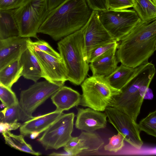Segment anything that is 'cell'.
<instances>
[{
  "label": "cell",
  "instance_id": "11",
  "mask_svg": "<svg viewBox=\"0 0 156 156\" xmlns=\"http://www.w3.org/2000/svg\"><path fill=\"white\" fill-rule=\"evenodd\" d=\"M81 29L84 35L85 55L87 62L94 49L116 41L101 23L98 11H92L88 21Z\"/></svg>",
  "mask_w": 156,
  "mask_h": 156
},
{
  "label": "cell",
  "instance_id": "35",
  "mask_svg": "<svg viewBox=\"0 0 156 156\" xmlns=\"http://www.w3.org/2000/svg\"><path fill=\"white\" fill-rule=\"evenodd\" d=\"M66 0H47L48 12L56 8L64 2Z\"/></svg>",
  "mask_w": 156,
  "mask_h": 156
},
{
  "label": "cell",
  "instance_id": "38",
  "mask_svg": "<svg viewBox=\"0 0 156 156\" xmlns=\"http://www.w3.org/2000/svg\"><path fill=\"white\" fill-rule=\"evenodd\" d=\"M151 0L156 5V0Z\"/></svg>",
  "mask_w": 156,
  "mask_h": 156
},
{
  "label": "cell",
  "instance_id": "3",
  "mask_svg": "<svg viewBox=\"0 0 156 156\" xmlns=\"http://www.w3.org/2000/svg\"><path fill=\"white\" fill-rule=\"evenodd\" d=\"M155 73L153 64L148 62L144 64L142 69L122 90V92L113 98L109 106L122 112L136 121Z\"/></svg>",
  "mask_w": 156,
  "mask_h": 156
},
{
  "label": "cell",
  "instance_id": "16",
  "mask_svg": "<svg viewBox=\"0 0 156 156\" xmlns=\"http://www.w3.org/2000/svg\"><path fill=\"white\" fill-rule=\"evenodd\" d=\"M118 47L110 49L90 63L89 66L93 75L106 77L115 70L119 62L116 55Z\"/></svg>",
  "mask_w": 156,
  "mask_h": 156
},
{
  "label": "cell",
  "instance_id": "19",
  "mask_svg": "<svg viewBox=\"0 0 156 156\" xmlns=\"http://www.w3.org/2000/svg\"><path fill=\"white\" fill-rule=\"evenodd\" d=\"M19 61L23 67L22 76L25 78L36 82L42 78L41 67L29 43L27 48L20 56Z\"/></svg>",
  "mask_w": 156,
  "mask_h": 156
},
{
  "label": "cell",
  "instance_id": "26",
  "mask_svg": "<svg viewBox=\"0 0 156 156\" xmlns=\"http://www.w3.org/2000/svg\"><path fill=\"white\" fill-rule=\"evenodd\" d=\"M0 122L13 123L20 120L19 104L5 107L0 111Z\"/></svg>",
  "mask_w": 156,
  "mask_h": 156
},
{
  "label": "cell",
  "instance_id": "29",
  "mask_svg": "<svg viewBox=\"0 0 156 156\" xmlns=\"http://www.w3.org/2000/svg\"><path fill=\"white\" fill-rule=\"evenodd\" d=\"M29 44L34 49L43 51L56 57H61L59 53L56 51L47 42L44 40L38 39L33 42L30 39Z\"/></svg>",
  "mask_w": 156,
  "mask_h": 156
},
{
  "label": "cell",
  "instance_id": "15",
  "mask_svg": "<svg viewBox=\"0 0 156 156\" xmlns=\"http://www.w3.org/2000/svg\"><path fill=\"white\" fill-rule=\"evenodd\" d=\"M77 112L75 126L79 130L87 132H94L105 128L107 116L105 113L93 109L77 108Z\"/></svg>",
  "mask_w": 156,
  "mask_h": 156
},
{
  "label": "cell",
  "instance_id": "9",
  "mask_svg": "<svg viewBox=\"0 0 156 156\" xmlns=\"http://www.w3.org/2000/svg\"><path fill=\"white\" fill-rule=\"evenodd\" d=\"M75 115L62 113L38 139L46 150L64 147L72 137Z\"/></svg>",
  "mask_w": 156,
  "mask_h": 156
},
{
  "label": "cell",
  "instance_id": "14",
  "mask_svg": "<svg viewBox=\"0 0 156 156\" xmlns=\"http://www.w3.org/2000/svg\"><path fill=\"white\" fill-rule=\"evenodd\" d=\"M30 39L19 36L0 40V69L19 58Z\"/></svg>",
  "mask_w": 156,
  "mask_h": 156
},
{
  "label": "cell",
  "instance_id": "23",
  "mask_svg": "<svg viewBox=\"0 0 156 156\" xmlns=\"http://www.w3.org/2000/svg\"><path fill=\"white\" fill-rule=\"evenodd\" d=\"M133 7L140 20L148 21L156 19V5L151 0H132Z\"/></svg>",
  "mask_w": 156,
  "mask_h": 156
},
{
  "label": "cell",
  "instance_id": "2",
  "mask_svg": "<svg viewBox=\"0 0 156 156\" xmlns=\"http://www.w3.org/2000/svg\"><path fill=\"white\" fill-rule=\"evenodd\" d=\"M119 41L116 55L121 64L135 68L148 62L156 50V19L140 20Z\"/></svg>",
  "mask_w": 156,
  "mask_h": 156
},
{
  "label": "cell",
  "instance_id": "37",
  "mask_svg": "<svg viewBox=\"0 0 156 156\" xmlns=\"http://www.w3.org/2000/svg\"><path fill=\"white\" fill-rule=\"evenodd\" d=\"M0 107H1V108H2L5 107V106L4 104H3V103H2L0 105Z\"/></svg>",
  "mask_w": 156,
  "mask_h": 156
},
{
  "label": "cell",
  "instance_id": "25",
  "mask_svg": "<svg viewBox=\"0 0 156 156\" xmlns=\"http://www.w3.org/2000/svg\"><path fill=\"white\" fill-rule=\"evenodd\" d=\"M138 125L140 131L156 137V109L141 120Z\"/></svg>",
  "mask_w": 156,
  "mask_h": 156
},
{
  "label": "cell",
  "instance_id": "1",
  "mask_svg": "<svg viewBox=\"0 0 156 156\" xmlns=\"http://www.w3.org/2000/svg\"><path fill=\"white\" fill-rule=\"evenodd\" d=\"M92 12L86 0H66L48 12L38 33L59 40L81 30L88 21Z\"/></svg>",
  "mask_w": 156,
  "mask_h": 156
},
{
  "label": "cell",
  "instance_id": "6",
  "mask_svg": "<svg viewBox=\"0 0 156 156\" xmlns=\"http://www.w3.org/2000/svg\"><path fill=\"white\" fill-rule=\"evenodd\" d=\"M13 10L20 31V36L39 39L38 30L48 12L47 0H25Z\"/></svg>",
  "mask_w": 156,
  "mask_h": 156
},
{
  "label": "cell",
  "instance_id": "34",
  "mask_svg": "<svg viewBox=\"0 0 156 156\" xmlns=\"http://www.w3.org/2000/svg\"><path fill=\"white\" fill-rule=\"evenodd\" d=\"M21 125L20 123L17 122L10 123L0 122V132L2 133L8 131L16 130L20 127Z\"/></svg>",
  "mask_w": 156,
  "mask_h": 156
},
{
  "label": "cell",
  "instance_id": "20",
  "mask_svg": "<svg viewBox=\"0 0 156 156\" xmlns=\"http://www.w3.org/2000/svg\"><path fill=\"white\" fill-rule=\"evenodd\" d=\"M144 64L133 68L121 64L105 78L112 87L122 90L142 69Z\"/></svg>",
  "mask_w": 156,
  "mask_h": 156
},
{
  "label": "cell",
  "instance_id": "33",
  "mask_svg": "<svg viewBox=\"0 0 156 156\" xmlns=\"http://www.w3.org/2000/svg\"><path fill=\"white\" fill-rule=\"evenodd\" d=\"M25 0H0V9L9 10L20 6Z\"/></svg>",
  "mask_w": 156,
  "mask_h": 156
},
{
  "label": "cell",
  "instance_id": "36",
  "mask_svg": "<svg viewBox=\"0 0 156 156\" xmlns=\"http://www.w3.org/2000/svg\"><path fill=\"white\" fill-rule=\"evenodd\" d=\"M40 133L37 132H32L30 134V138L32 139H35L38 137Z\"/></svg>",
  "mask_w": 156,
  "mask_h": 156
},
{
  "label": "cell",
  "instance_id": "30",
  "mask_svg": "<svg viewBox=\"0 0 156 156\" xmlns=\"http://www.w3.org/2000/svg\"><path fill=\"white\" fill-rule=\"evenodd\" d=\"M119 43L115 41L100 46L94 49L91 52L87 62L89 64L95 58L112 48L119 46Z\"/></svg>",
  "mask_w": 156,
  "mask_h": 156
},
{
  "label": "cell",
  "instance_id": "18",
  "mask_svg": "<svg viewBox=\"0 0 156 156\" xmlns=\"http://www.w3.org/2000/svg\"><path fill=\"white\" fill-rule=\"evenodd\" d=\"M81 95L70 87L63 86L51 97L56 111L63 112L80 105Z\"/></svg>",
  "mask_w": 156,
  "mask_h": 156
},
{
  "label": "cell",
  "instance_id": "22",
  "mask_svg": "<svg viewBox=\"0 0 156 156\" xmlns=\"http://www.w3.org/2000/svg\"><path fill=\"white\" fill-rule=\"evenodd\" d=\"M19 58L0 69V84L11 88L22 76L23 67Z\"/></svg>",
  "mask_w": 156,
  "mask_h": 156
},
{
  "label": "cell",
  "instance_id": "21",
  "mask_svg": "<svg viewBox=\"0 0 156 156\" xmlns=\"http://www.w3.org/2000/svg\"><path fill=\"white\" fill-rule=\"evenodd\" d=\"M13 10L0 9V40L20 36Z\"/></svg>",
  "mask_w": 156,
  "mask_h": 156
},
{
  "label": "cell",
  "instance_id": "32",
  "mask_svg": "<svg viewBox=\"0 0 156 156\" xmlns=\"http://www.w3.org/2000/svg\"><path fill=\"white\" fill-rule=\"evenodd\" d=\"M92 11H102L108 10L106 0H86Z\"/></svg>",
  "mask_w": 156,
  "mask_h": 156
},
{
  "label": "cell",
  "instance_id": "28",
  "mask_svg": "<svg viewBox=\"0 0 156 156\" xmlns=\"http://www.w3.org/2000/svg\"><path fill=\"white\" fill-rule=\"evenodd\" d=\"M109 143L104 147V150L110 152H116L121 150L124 146V137L120 133L108 139Z\"/></svg>",
  "mask_w": 156,
  "mask_h": 156
},
{
  "label": "cell",
  "instance_id": "13",
  "mask_svg": "<svg viewBox=\"0 0 156 156\" xmlns=\"http://www.w3.org/2000/svg\"><path fill=\"white\" fill-rule=\"evenodd\" d=\"M104 142L97 133L82 132L78 136L72 137L64 147L65 155L76 156L82 153L97 152L101 149Z\"/></svg>",
  "mask_w": 156,
  "mask_h": 156
},
{
  "label": "cell",
  "instance_id": "8",
  "mask_svg": "<svg viewBox=\"0 0 156 156\" xmlns=\"http://www.w3.org/2000/svg\"><path fill=\"white\" fill-rule=\"evenodd\" d=\"M98 13L101 23L117 42L127 35L140 20L134 9L108 10Z\"/></svg>",
  "mask_w": 156,
  "mask_h": 156
},
{
  "label": "cell",
  "instance_id": "39",
  "mask_svg": "<svg viewBox=\"0 0 156 156\" xmlns=\"http://www.w3.org/2000/svg\"><path fill=\"white\" fill-rule=\"evenodd\" d=\"M155 50H156V47H155Z\"/></svg>",
  "mask_w": 156,
  "mask_h": 156
},
{
  "label": "cell",
  "instance_id": "7",
  "mask_svg": "<svg viewBox=\"0 0 156 156\" xmlns=\"http://www.w3.org/2000/svg\"><path fill=\"white\" fill-rule=\"evenodd\" d=\"M63 86L46 80L37 82L20 94V120L24 122L33 117L36 109Z\"/></svg>",
  "mask_w": 156,
  "mask_h": 156
},
{
  "label": "cell",
  "instance_id": "31",
  "mask_svg": "<svg viewBox=\"0 0 156 156\" xmlns=\"http://www.w3.org/2000/svg\"><path fill=\"white\" fill-rule=\"evenodd\" d=\"M108 10L127 9L133 7L132 0H106Z\"/></svg>",
  "mask_w": 156,
  "mask_h": 156
},
{
  "label": "cell",
  "instance_id": "5",
  "mask_svg": "<svg viewBox=\"0 0 156 156\" xmlns=\"http://www.w3.org/2000/svg\"><path fill=\"white\" fill-rule=\"evenodd\" d=\"M82 91L80 105L103 112L109 106L113 98L122 90L112 87L105 77L93 75L81 84Z\"/></svg>",
  "mask_w": 156,
  "mask_h": 156
},
{
  "label": "cell",
  "instance_id": "4",
  "mask_svg": "<svg viewBox=\"0 0 156 156\" xmlns=\"http://www.w3.org/2000/svg\"><path fill=\"white\" fill-rule=\"evenodd\" d=\"M57 48L65 65L68 80L81 84L89 69L85 55L84 37L81 29L67 36L57 43Z\"/></svg>",
  "mask_w": 156,
  "mask_h": 156
},
{
  "label": "cell",
  "instance_id": "12",
  "mask_svg": "<svg viewBox=\"0 0 156 156\" xmlns=\"http://www.w3.org/2000/svg\"><path fill=\"white\" fill-rule=\"evenodd\" d=\"M33 50L41 69L42 78L63 86L68 80L67 70L62 58L55 57L39 50Z\"/></svg>",
  "mask_w": 156,
  "mask_h": 156
},
{
  "label": "cell",
  "instance_id": "24",
  "mask_svg": "<svg viewBox=\"0 0 156 156\" xmlns=\"http://www.w3.org/2000/svg\"><path fill=\"white\" fill-rule=\"evenodd\" d=\"M5 144L12 147L21 151L35 155H40L41 153L34 151L31 146L26 142L24 136L22 135H17L8 131L2 133Z\"/></svg>",
  "mask_w": 156,
  "mask_h": 156
},
{
  "label": "cell",
  "instance_id": "27",
  "mask_svg": "<svg viewBox=\"0 0 156 156\" xmlns=\"http://www.w3.org/2000/svg\"><path fill=\"white\" fill-rule=\"evenodd\" d=\"M0 98L5 107L19 104V101L15 93L11 88L0 84Z\"/></svg>",
  "mask_w": 156,
  "mask_h": 156
},
{
  "label": "cell",
  "instance_id": "10",
  "mask_svg": "<svg viewBox=\"0 0 156 156\" xmlns=\"http://www.w3.org/2000/svg\"><path fill=\"white\" fill-rule=\"evenodd\" d=\"M105 111L108 122L118 132L123 136L125 140L136 149H140L143 142L136 121L125 113L113 107L108 106Z\"/></svg>",
  "mask_w": 156,
  "mask_h": 156
},
{
  "label": "cell",
  "instance_id": "17",
  "mask_svg": "<svg viewBox=\"0 0 156 156\" xmlns=\"http://www.w3.org/2000/svg\"><path fill=\"white\" fill-rule=\"evenodd\" d=\"M62 113L55 110L42 115L33 117L21 125L20 128V133L24 136L29 135L34 132L41 133L46 130Z\"/></svg>",
  "mask_w": 156,
  "mask_h": 156
}]
</instances>
